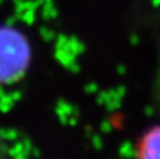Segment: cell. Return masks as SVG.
Returning a JSON list of instances; mask_svg holds the SVG:
<instances>
[{
	"label": "cell",
	"instance_id": "obj_1",
	"mask_svg": "<svg viewBox=\"0 0 160 159\" xmlns=\"http://www.w3.org/2000/svg\"><path fill=\"white\" fill-rule=\"evenodd\" d=\"M32 46L28 35L10 24H0V86L19 83L29 71Z\"/></svg>",
	"mask_w": 160,
	"mask_h": 159
},
{
	"label": "cell",
	"instance_id": "obj_2",
	"mask_svg": "<svg viewBox=\"0 0 160 159\" xmlns=\"http://www.w3.org/2000/svg\"><path fill=\"white\" fill-rule=\"evenodd\" d=\"M134 159H160V123L150 125L139 135L134 145Z\"/></svg>",
	"mask_w": 160,
	"mask_h": 159
}]
</instances>
